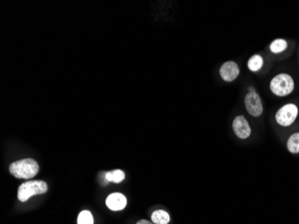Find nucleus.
<instances>
[{
  "mask_svg": "<svg viewBox=\"0 0 299 224\" xmlns=\"http://www.w3.org/2000/svg\"><path fill=\"white\" fill-rule=\"evenodd\" d=\"M77 224H93L92 213L86 210L81 212L77 218Z\"/></svg>",
  "mask_w": 299,
  "mask_h": 224,
  "instance_id": "obj_14",
  "label": "nucleus"
},
{
  "mask_svg": "<svg viewBox=\"0 0 299 224\" xmlns=\"http://www.w3.org/2000/svg\"><path fill=\"white\" fill-rule=\"evenodd\" d=\"M294 80L288 74H280L273 77L270 84L271 91L277 96L284 97L294 91Z\"/></svg>",
  "mask_w": 299,
  "mask_h": 224,
  "instance_id": "obj_2",
  "label": "nucleus"
},
{
  "mask_svg": "<svg viewBox=\"0 0 299 224\" xmlns=\"http://www.w3.org/2000/svg\"><path fill=\"white\" fill-rule=\"evenodd\" d=\"M151 221L154 224H167L170 222V216L164 210H156L151 215Z\"/></svg>",
  "mask_w": 299,
  "mask_h": 224,
  "instance_id": "obj_9",
  "label": "nucleus"
},
{
  "mask_svg": "<svg viewBox=\"0 0 299 224\" xmlns=\"http://www.w3.org/2000/svg\"><path fill=\"white\" fill-rule=\"evenodd\" d=\"M105 179L107 181L120 183L125 179V173L121 170H116L113 172H107L105 174Z\"/></svg>",
  "mask_w": 299,
  "mask_h": 224,
  "instance_id": "obj_13",
  "label": "nucleus"
},
{
  "mask_svg": "<svg viewBox=\"0 0 299 224\" xmlns=\"http://www.w3.org/2000/svg\"><path fill=\"white\" fill-rule=\"evenodd\" d=\"M48 191V185L42 180L27 181L21 185L18 189V199L21 202H25L29 198L36 195H41Z\"/></svg>",
  "mask_w": 299,
  "mask_h": 224,
  "instance_id": "obj_3",
  "label": "nucleus"
},
{
  "mask_svg": "<svg viewBox=\"0 0 299 224\" xmlns=\"http://www.w3.org/2000/svg\"><path fill=\"white\" fill-rule=\"evenodd\" d=\"M232 128L236 136L240 139H247L251 136L250 125L244 116H238L234 119Z\"/></svg>",
  "mask_w": 299,
  "mask_h": 224,
  "instance_id": "obj_6",
  "label": "nucleus"
},
{
  "mask_svg": "<svg viewBox=\"0 0 299 224\" xmlns=\"http://www.w3.org/2000/svg\"><path fill=\"white\" fill-rule=\"evenodd\" d=\"M287 147L291 154H299V133L293 134L289 138Z\"/></svg>",
  "mask_w": 299,
  "mask_h": 224,
  "instance_id": "obj_11",
  "label": "nucleus"
},
{
  "mask_svg": "<svg viewBox=\"0 0 299 224\" xmlns=\"http://www.w3.org/2000/svg\"><path fill=\"white\" fill-rule=\"evenodd\" d=\"M299 114L298 107L293 103H289L282 107L275 115V119L282 127H289L295 122Z\"/></svg>",
  "mask_w": 299,
  "mask_h": 224,
  "instance_id": "obj_4",
  "label": "nucleus"
},
{
  "mask_svg": "<svg viewBox=\"0 0 299 224\" xmlns=\"http://www.w3.org/2000/svg\"><path fill=\"white\" fill-rule=\"evenodd\" d=\"M264 66V58L260 55H254L247 62V66L251 71L257 72Z\"/></svg>",
  "mask_w": 299,
  "mask_h": 224,
  "instance_id": "obj_10",
  "label": "nucleus"
},
{
  "mask_svg": "<svg viewBox=\"0 0 299 224\" xmlns=\"http://www.w3.org/2000/svg\"><path fill=\"white\" fill-rule=\"evenodd\" d=\"M220 74L221 78L226 82H232L238 78L239 75V66L236 62H225L220 67Z\"/></svg>",
  "mask_w": 299,
  "mask_h": 224,
  "instance_id": "obj_7",
  "label": "nucleus"
},
{
  "mask_svg": "<svg viewBox=\"0 0 299 224\" xmlns=\"http://www.w3.org/2000/svg\"><path fill=\"white\" fill-rule=\"evenodd\" d=\"M128 200L123 194L113 193L106 199V206L111 211H121L127 207Z\"/></svg>",
  "mask_w": 299,
  "mask_h": 224,
  "instance_id": "obj_8",
  "label": "nucleus"
},
{
  "mask_svg": "<svg viewBox=\"0 0 299 224\" xmlns=\"http://www.w3.org/2000/svg\"><path fill=\"white\" fill-rule=\"evenodd\" d=\"M9 172L17 179H31L39 172V165L33 159H23L9 166Z\"/></svg>",
  "mask_w": 299,
  "mask_h": 224,
  "instance_id": "obj_1",
  "label": "nucleus"
},
{
  "mask_svg": "<svg viewBox=\"0 0 299 224\" xmlns=\"http://www.w3.org/2000/svg\"><path fill=\"white\" fill-rule=\"evenodd\" d=\"M137 224H154L153 223H151V222H149V221L147 220H141L139 221Z\"/></svg>",
  "mask_w": 299,
  "mask_h": 224,
  "instance_id": "obj_15",
  "label": "nucleus"
},
{
  "mask_svg": "<svg viewBox=\"0 0 299 224\" xmlns=\"http://www.w3.org/2000/svg\"><path fill=\"white\" fill-rule=\"evenodd\" d=\"M245 105L247 112L253 117H260L263 114L264 108L259 94L256 92L254 87L248 88V93L245 98Z\"/></svg>",
  "mask_w": 299,
  "mask_h": 224,
  "instance_id": "obj_5",
  "label": "nucleus"
},
{
  "mask_svg": "<svg viewBox=\"0 0 299 224\" xmlns=\"http://www.w3.org/2000/svg\"><path fill=\"white\" fill-rule=\"evenodd\" d=\"M287 48H288V42H287V40H283V39H276V40H273L270 45V49L274 54L282 52Z\"/></svg>",
  "mask_w": 299,
  "mask_h": 224,
  "instance_id": "obj_12",
  "label": "nucleus"
}]
</instances>
